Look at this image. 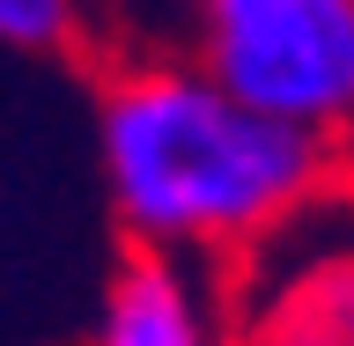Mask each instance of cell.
I'll return each mask as SVG.
<instances>
[{
	"label": "cell",
	"instance_id": "6da1fadb",
	"mask_svg": "<svg viewBox=\"0 0 354 346\" xmlns=\"http://www.w3.org/2000/svg\"><path fill=\"white\" fill-rule=\"evenodd\" d=\"M96 177L133 251L229 273L339 184V155L236 104L192 52H133L96 88Z\"/></svg>",
	"mask_w": 354,
	"mask_h": 346
},
{
	"label": "cell",
	"instance_id": "7a4b0ae2",
	"mask_svg": "<svg viewBox=\"0 0 354 346\" xmlns=\"http://www.w3.org/2000/svg\"><path fill=\"white\" fill-rule=\"evenodd\" d=\"M185 52L259 118L354 155V0H207Z\"/></svg>",
	"mask_w": 354,
	"mask_h": 346
},
{
	"label": "cell",
	"instance_id": "3957f363",
	"mask_svg": "<svg viewBox=\"0 0 354 346\" xmlns=\"http://www.w3.org/2000/svg\"><path fill=\"white\" fill-rule=\"evenodd\" d=\"M229 346H354V184L339 170L229 273Z\"/></svg>",
	"mask_w": 354,
	"mask_h": 346
},
{
	"label": "cell",
	"instance_id": "277c9868",
	"mask_svg": "<svg viewBox=\"0 0 354 346\" xmlns=\"http://www.w3.org/2000/svg\"><path fill=\"white\" fill-rule=\"evenodd\" d=\"M88 346H229V280L192 258L126 251L104 280Z\"/></svg>",
	"mask_w": 354,
	"mask_h": 346
},
{
	"label": "cell",
	"instance_id": "5b68a950",
	"mask_svg": "<svg viewBox=\"0 0 354 346\" xmlns=\"http://www.w3.org/2000/svg\"><path fill=\"white\" fill-rule=\"evenodd\" d=\"M82 37V0H0V52H66Z\"/></svg>",
	"mask_w": 354,
	"mask_h": 346
},
{
	"label": "cell",
	"instance_id": "8992f818",
	"mask_svg": "<svg viewBox=\"0 0 354 346\" xmlns=\"http://www.w3.org/2000/svg\"><path fill=\"white\" fill-rule=\"evenodd\" d=\"M185 8H207V0H185Z\"/></svg>",
	"mask_w": 354,
	"mask_h": 346
}]
</instances>
